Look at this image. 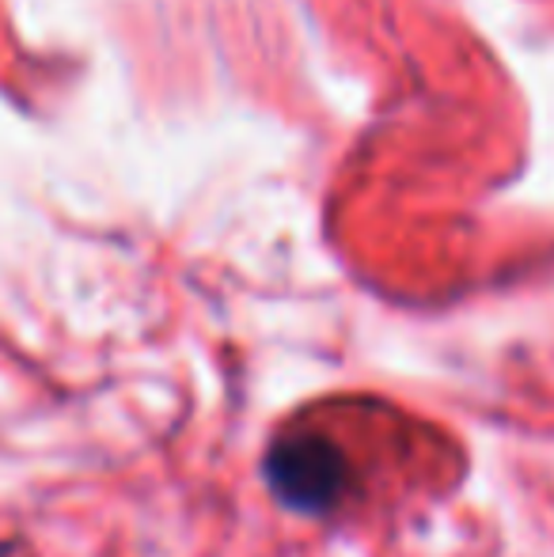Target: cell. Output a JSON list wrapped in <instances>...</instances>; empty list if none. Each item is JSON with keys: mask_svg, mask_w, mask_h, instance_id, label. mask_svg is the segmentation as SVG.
<instances>
[{"mask_svg": "<svg viewBox=\"0 0 554 557\" xmlns=\"http://www.w3.org/2000/svg\"><path fill=\"white\" fill-rule=\"evenodd\" d=\"M281 493H296V505H327L342 485V462L319 441H296L274 459Z\"/></svg>", "mask_w": 554, "mask_h": 557, "instance_id": "cell-1", "label": "cell"}]
</instances>
